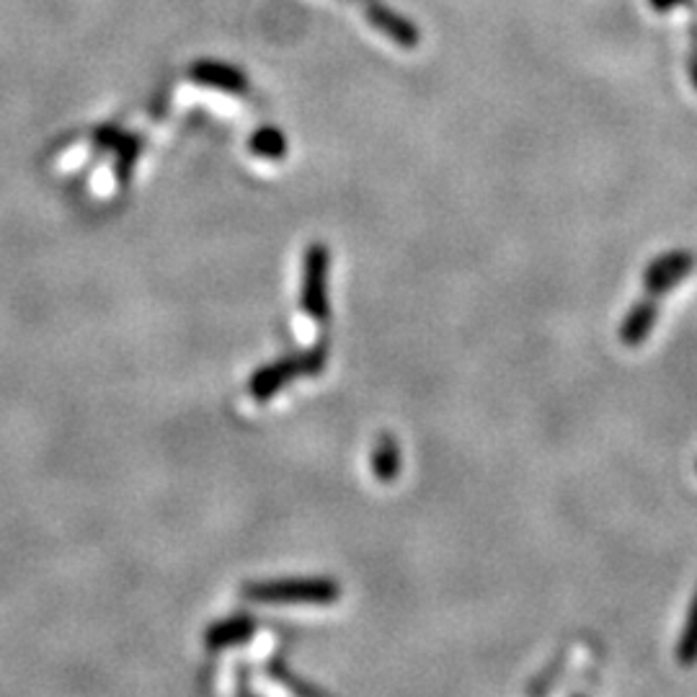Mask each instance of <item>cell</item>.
Returning a JSON list of instances; mask_svg holds the SVG:
<instances>
[{"label":"cell","instance_id":"cell-1","mask_svg":"<svg viewBox=\"0 0 697 697\" xmlns=\"http://www.w3.org/2000/svg\"><path fill=\"white\" fill-rule=\"evenodd\" d=\"M328 362V347L326 341H318L315 347H311L303 355H292L284 359H277V362L263 364L254 372L251 380L246 383V393L251 395V401L256 403H267L274 398V395L282 391L284 385L292 383L297 378H315L326 370Z\"/></svg>","mask_w":697,"mask_h":697},{"label":"cell","instance_id":"cell-2","mask_svg":"<svg viewBox=\"0 0 697 697\" xmlns=\"http://www.w3.org/2000/svg\"><path fill=\"white\" fill-rule=\"evenodd\" d=\"M244 597L259 605H336L341 586L336 578H271L244 586Z\"/></svg>","mask_w":697,"mask_h":697},{"label":"cell","instance_id":"cell-3","mask_svg":"<svg viewBox=\"0 0 697 697\" xmlns=\"http://www.w3.org/2000/svg\"><path fill=\"white\" fill-rule=\"evenodd\" d=\"M328 267H331V254L328 248L311 244L303 254V288H300V307L307 318L315 323H326L331 315V300H328Z\"/></svg>","mask_w":697,"mask_h":697},{"label":"cell","instance_id":"cell-4","mask_svg":"<svg viewBox=\"0 0 697 697\" xmlns=\"http://www.w3.org/2000/svg\"><path fill=\"white\" fill-rule=\"evenodd\" d=\"M344 3L355 5V9L362 11L367 24L375 26L387 42L395 44V47L416 49L418 44H421V29H418L411 19L403 16V13L391 9L385 0H344Z\"/></svg>","mask_w":697,"mask_h":697},{"label":"cell","instance_id":"cell-5","mask_svg":"<svg viewBox=\"0 0 697 697\" xmlns=\"http://www.w3.org/2000/svg\"><path fill=\"white\" fill-rule=\"evenodd\" d=\"M695 269V254L693 251H670V254H662L656 256L654 261L649 263L643 271V288L649 295L654 297H664L670 295V292L677 288L679 282H685V279L693 274Z\"/></svg>","mask_w":697,"mask_h":697},{"label":"cell","instance_id":"cell-6","mask_svg":"<svg viewBox=\"0 0 697 697\" xmlns=\"http://www.w3.org/2000/svg\"><path fill=\"white\" fill-rule=\"evenodd\" d=\"M189 78L200 86L217 88V91H225V93H236V97L248 91V78L236 68V65H227V63L196 60L192 68H189Z\"/></svg>","mask_w":697,"mask_h":697},{"label":"cell","instance_id":"cell-7","mask_svg":"<svg viewBox=\"0 0 697 697\" xmlns=\"http://www.w3.org/2000/svg\"><path fill=\"white\" fill-rule=\"evenodd\" d=\"M659 318V297L649 295L645 300H638L630 307L626 321L620 326V341L626 347H641V344L649 339L651 331H654Z\"/></svg>","mask_w":697,"mask_h":697},{"label":"cell","instance_id":"cell-8","mask_svg":"<svg viewBox=\"0 0 697 697\" xmlns=\"http://www.w3.org/2000/svg\"><path fill=\"white\" fill-rule=\"evenodd\" d=\"M256 628H259V622L254 618H248V615H236V618L215 622V626L204 633V643H207V649L212 651L236 649V645L254 641Z\"/></svg>","mask_w":697,"mask_h":697},{"label":"cell","instance_id":"cell-9","mask_svg":"<svg viewBox=\"0 0 697 697\" xmlns=\"http://www.w3.org/2000/svg\"><path fill=\"white\" fill-rule=\"evenodd\" d=\"M372 473L380 483H393L401 475V447L393 435H380L370 458Z\"/></svg>","mask_w":697,"mask_h":697},{"label":"cell","instance_id":"cell-10","mask_svg":"<svg viewBox=\"0 0 697 697\" xmlns=\"http://www.w3.org/2000/svg\"><path fill=\"white\" fill-rule=\"evenodd\" d=\"M248 148L256 158L261 160H282L288 156V137H284L282 130L277 127H261L256 130L251 139H248Z\"/></svg>","mask_w":697,"mask_h":697},{"label":"cell","instance_id":"cell-11","mask_svg":"<svg viewBox=\"0 0 697 697\" xmlns=\"http://www.w3.org/2000/svg\"><path fill=\"white\" fill-rule=\"evenodd\" d=\"M674 656H677V664H682V666L697 664V589L693 594V602H689L687 620H685V628H682V633H679Z\"/></svg>","mask_w":697,"mask_h":697},{"label":"cell","instance_id":"cell-12","mask_svg":"<svg viewBox=\"0 0 697 697\" xmlns=\"http://www.w3.org/2000/svg\"><path fill=\"white\" fill-rule=\"evenodd\" d=\"M687 72L697 91V16L689 21V53H687Z\"/></svg>","mask_w":697,"mask_h":697},{"label":"cell","instance_id":"cell-13","mask_svg":"<svg viewBox=\"0 0 697 697\" xmlns=\"http://www.w3.org/2000/svg\"><path fill=\"white\" fill-rule=\"evenodd\" d=\"M649 3L656 13H670L674 9H682V5L689 9V5H693V0H649Z\"/></svg>","mask_w":697,"mask_h":697},{"label":"cell","instance_id":"cell-14","mask_svg":"<svg viewBox=\"0 0 697 697\" xmlns=\"http://www.w3.org/2000/svg\"><path fill=\"white\" fill-rule=\"evenodd\" d=\"M695 471H697V462H695Z\"/></svg>","mask_w":697,"mask_h":697}]
</instances>
